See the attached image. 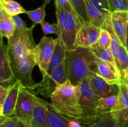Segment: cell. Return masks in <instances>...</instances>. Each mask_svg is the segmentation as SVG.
<instances>
[{"label":"cell","instance_id":"obj_28","mask_svg":"<svg viewBox=\"0 0 128 127\" xmlns=\"http://www.w3.org/2000/svg\"><path fill=\"white\" fill-rule=\"evenodd\" d=\"M111 12L114 11L128 12V0H108Z\"/></svg>","mask_w":128,"mask_h":127},{"label":"cell","instance_id":"obj_41","mask_svg":"<svg viewBox=\"0 0 128 127\" xmlns=\"http://www.w3.org/2000/svg\"><path fill=\"white\" fill-rule=\"evenodd\" d=\"M3 116V108H2V104H0V117Z\"/></svg>","mask_w":128,"mask_h":127},{"label":"cell","instance_id":"obj_32","mask_svg":"<svg viewBox=\"0 0 128 127\" xmlns=\"http://www.w3.org/2000/svg\"><path fill=\"white\" fill-rule=\"evenodd\" d=\"M53 1L54 3H57L61 7H62L64 9L67 11L68 12H70L72 14H76L73 7H72V5L71 4L69 0H53Z\"/></svg>","mask_w":128,"mask_h":127},{"label":"cell","instance_id":"obj_25","mask_svg":"<svg viewBox=\"0 0 128 127\" xmlns=\"http://www.w3.org/2000/svg\"><path fill=\"white\" fill-rule=\"evenodd\" d=\"M50 2V0H44L43 4L38 8L31 11H26V14L28 15L34 24L36 25L38 24H41L42 21H44V17L46 16L45 9Z\"/></svg>","mask_w":128,"mask_h":127},{"label":"cell","instance_id":"obj_23","mask_svg":"<svg viewBox=\"0 0 128 127\" xmlns=\"http://www.w3.org/2000/svg\"><path fill=\"white\" fill-rule=\"evenodd\" d=\"M118 98V95L100 98L96 108V115H104L110 113L114 106Z\"/></svg>","mask_w":128,"mask_h":127},{"label":"cell","instance_id":"obj_9","mask_svg":"<svg viewBox=\"0 0 128 127\" xmlns=\"http://www.w3.org/2000/svg\"><path fill=\"white\" fill-rule=\"evenodd\" d=\"M55 44L56 39L44 36L35 47L36 63L42 75L47 74Z\"/></svg>","mask_w":128,"mask_h":127},{"label":"cell","instance_id":"obj_42","mask_svg":"<svg viewBox=\"0 0 128 127\" xmlns=\"http://www.w3.org/2000/svg\"><path fill=\"white\" fill-rule=\"evenodd\" d=\"M126 80L128 82V73H127V75H126Z\"/></svg>","mask_w":128,"mask_h":127},{"label":"cell","instance_id":"obj_19","mask_svg":"<svg viewBox=\"0 0 128 127\" xmlns=\"http://www.w3.org/2000/svg\"><path fill=\"white\" fill-rule=\"evenodd\" d=\"M46 113L50 127H68V122L70 120L65 118L56 112L51 103L45 101Z\"/></svg>","mask_w":128,"mask_h":127},{"label":"cell","instance_id":"obj_15","mask_svg":"<svg viewBox=\"0 0 128 127\" xmlns=\"http://www.w3.org/2000/svg\"><path fill=\"white\" fill-rule=\"evenodd\" d=\"M32 127H50L46 113L45 100L36 96L32 114Z\"/></svg>","mask_w":128,"mask_h":127},{"label":"cell","instance_id":"obj_14","mask_svg":"<svg viewBox=\"0 0 128 127\" xmlns=\"http://www.w3.org/2000/svg\"><path fill=\"white\" fill-rule=\"evenodd\" d=\"M22 86V83L16 80L8 88L7 95L2 104L3 116L6 117H13L19 93Z\"/></svg>","mask_w":128,"mask_h":127},{"label":"cell","instance_id":"obj_43","mask_svg":"<svg viewBox=\"0 0 128 127\" xmlns=\"http://www.w3.org/2000/svg\"><path fill=\"white\" fill-rule=\"evenodd\" d=\"M9 1H14V0H9Z\"/></svg>","mask_w":128,"mask_h":127},{"label":"cell","instance_id":"obj_33","mask_svg":"<svg viewBox=\"0 0 128 127\" xmlns=\"http://www.w3.org/2000/svg\"><path fill=\"white\" fill-rule=\"evenodd\" d=\"M4 127H25L15 117H9L6 121Z\"/></svg>","mask_w":128,"mask_h":127},{"label":"cell","instance_id":"obj_6","mask_svg":"<svg viewBox=\"0 0 128 127\" xmlns=\"http://www.w3.org/2000/svg\"><path fill=\"white\" fill-rule=\"evenodd\" d=\"M68 80L65 61L55 68L50 74L42 75L41 82L36 83L33 90L45 98H51L52 93Z\"/></svg>","mask_w":128,"mask_h":127},{"label":"cell","instance_id":"obj_5","mask_svg":"<svg viewBox=\"0 0 128 127\" xmlns=\"http://www.w3.org/2000/svg\"><path fill=\"white\" fill-rule=\"evenodd\" d=\"M79 100L82 110V116L80 122L82 127L90 124L97 116L96 108L100 97L95 92L89 78H85L78 85Z\"/></svg>","mask_w":128,"mask_h":127},{"label":"cell","instance_id":"obj_3","mask_svg":"<svg viewBox=\"0 0 128 127\" xmlns=\"http://www.w3.org/2000/svg\"><path fill=\"white\" fill-rule=\"evenodd\" d=\"M51 103L56 112L68 120L80 121L82 118V110L79 100L78 88L69 80L52 93Z\"/></svg>","mask_w":128,"mask_h":127},{"label":"cell","instance_id":"obj_18","mask_svg":"<svg viewBox=\"0 0 128 127\" xmlns=\"http://www.w3.org/2000/svg\"><path fill=\"white\" fill-rule=\"evenodd\" d=\"M66 51L62 41L59 37L56 39V44L52 52V57L50 62L48 73L50 74L54 70L60 65L65 61L66 56Z\"/></svg>","mask_w":128,"mask_h":127},{"label":"cell","instance_id":"obj_16","mask_svg":"<svg viewBox=\"0 0 128 127\" xmlns=\"http://www.w3.org/2000/svg\"><path fill=\"white\" fill-rule=\"evenodd\" d=\"M0 78L6 81H16L11 68L7 46L3 43L0 44Z\"/></svg>","mask_w":128,"mask_h":127},{"label":"cell","instance_id":"obj_35","mask_svg":"<svg viewBox=\"0 0 128 127\" xmlns=\"http://www.w3.org/2000/svg\"><path fill=\"white\" fill-rule=\"evenodd\" d=\"M8 88L0 87V104H3L7 95Z\"/></svg>","mask_w":128,"mask_h":127},{"label":"cell","instance_id":"obj_27","mask_svg":"<svg viewBox=\"0 0 128 127\" xmlns=\"http://www.w3.org/2000/svg\"><path fill=\"white\" fill-rule=\"evenodd\" d=\"M82 23L89 21L84 0H69Z\"/></svg>","mask_w":128,"mask_h":127},{"label":"cell","instance_id":"obj_2","mask_svg":"<svg viewBox=\"0 0 128 127\" xmlns=\"http://www.w3.org/2000/svg\"><path fill=\"white\" fill-rule=\"evenodd\" d=\"M98 58L88 49L76 47L68 51L65 59L68 80L78 86L83 80L92 74V64Z\"/></svg>","mask_w":128,"mask_h":127},{"label":"cell","instance_id":"obj_44","mask_svg":"<svg viewBox=\"0 0 128 127\" xmlns=\"http://www.w3.org/2000/svg\"><path fill=\"white\" fill-rule=\"evenodd\" d=\"M126 82H127V81H126ZM127 83H128V82H127Z\"/></svg>","mask_w":128,"mask_h":127},{"label":"cell","instance_id":"obj_11","mask_svg":"<svg viewBox=\"0 0 128 127\" xmlns=\"http://www.w3.org/2000/svg\"><path fill=\"white\" fill-rule=\"evenodd\" d=\"M110 21L112 30L125 47L128 29V12L114 11L110 13Z\"/></svg>","mask_w":128,"mask_h":127},{"label":"cell","instance_id":"obj_8","mask_svg":"<svg viewBox=\"0 0 128 127\" xmlns=\"http://www.w3.org/2000/svg\"><path fill=\"white\" fill-rule=\"evenodd\" d=\"M118 86L117 100L110 115L118 124L128 126V84L126 80L121 79Z\"/></svg>","mask_w":128,"mask_h":127},{"label":"cell","instance_id":"obj_36","mask_svg":"<svg viewBox=\"0 0 128 127\" xmlns=\"http://www.w3.org/2000/svg\"><path fill=\"white\" fill-rule=\"evenodd\" d=\"M68 127H82L79 120H70L68 122Z\"/></svg>","mask_w":128,"mask_h":127},{"label":"cell","instance_id":"obj_40","mask_svg":"<svg viewBox=\"0 0 128 127\" xmlns=\"http://www.w3.org/2000/svg\"><path fill=\"white\" fill-rule=\"evenodd\" d=\"M2 9H1V6H0V19H1V15H2ZM2 38L3 37L1 36L0 34V44H2L3 43V41H2Z\"/></svg>","mask_w":128,"mask_h":127},{"label":"cell","instance_id":"obj_31","mask_svg":"<svg viewBox=\"0 0 128 127\" xmlns=\"http://www.w3.org/2000/svg\"><path fill=\"white\" fill-rule=\"evenodd\" d=\"M100 11L106 15H110L111 11L109 7L108 0H90Z\"/></svg>","mask_w":128,"mask_h":127},{"label":"cell","instance_id":"obj_30","mask_svg":"<svg viewBox=\"0 0 128 127\" xmlns=\"http://www.w3.org/2000/svg\"><path fill=\"white\" fill-rule=\"evenodd\" d=\"M40 24H41V29L44 35L50 34H55L58 35V34L57 24H50L47 21H43Z\"/></svg>","mask_w":128,"mask_h":127},{"label":"cell","instance_id":"obj_7","mask_svg":"<svg viewBox=\"0 0 128 127\" xmlns=\"http://www.w3.org/2000/svg\"><path fill=\"white\" fill-rule=\"evenodd\" d=\"M36 96L33 90L23 85L20 90L13 117H16L25 127H32L31 123Z\"/></svg>","mask_w":128,"mask_h":127},{"label":"cell","instance_id":"obj_10","mask_svg":"<svg viewBox=\"0 0 128 127\" xmlns=\"http://www.w3.org/2000/svg\"><path fill=\"white\" fill-rule=\"evenodd\" d=\"M101 28L88 21L82 23L76 37V47L90 49L98 44Z\"/></svg>","mask_w":128,"mask_h":127},{"label":"cell","instance_id":"obj_22","mask_svg":"<svg viewBox=\"0 0 128 127\" xmlns=\"http://www.w3.org/2000/svg\"><path fill=\"white\" fill-rule=\"evenodd\" d=\"M0 6L2 11L11 17L18 16L20 14H26L27 11L19 2L15 1L0 0Z\"/></svg>","mask_w":128,"mask_h":127},{"label":"cell","instance_id":"obj_17","mask_svg":"<svg viewBox=\"0 0 128 127\" xmlns=\"http://www.w3.org/2000/svg\"><path fill=\"white\" fill-rule=\"evenodd\" d=\"M86 12L89 21L94 26L102 28L106 21L110 18V15L102 13L90 0H84Z\"/></svg>","mask_w":128,"mask_h":127},{"label":"cell","instance_id":"obj_21","mask_svg":"<svg viewBox=\"0 0 128 127\" xmlns=\"http://www.w3.org/2000/svg\"><path fill=\"white\" fill-rule=\"evenodd\" d=\"M89 49L92 52V54H93L99 60L105 62V63L108 64V65H111V67L114 68L115 69L118 70L117 65H116V62H115L114 61V59L113 57H112V53H111V51L110 49H102L101 48V47H100V46L98 45V44H96V45L92 46V47H91V48Z\"/></svg>","mask_w":128,"mask_h":127},{"label":"cell","instance_id":"obj_39","mask_svg":"<svg viewBox=\"0 0 128 127\" xmlns=\"http://www.w3.org/2000/svg\"><path fill=\"white\" fill-rule=\"evenodd\" d=\"M125 48H126V51H127L128 54V29L127 35H126V44H125Z\"/></svg>","mask_w":128,"mask_h":127},{"label":"cell","instance_id":"obj_1","mask_svg":"<svg viewBox=\"0 0 128 127\" xmlns=\"http://www.w3.org/2000/svg\"><path fill=\"white\" fill-rule=\"evenodd\" d=\"M32 24L23 30H16L8 39L7 50L11 68L15 79L18 80L22 85L33 90L36 83L32 78V72L37 65L35 56V44L33 39Z\"/></svg>","mask_w":128,"mask_h":127},{"label":"cell","instance_id":"obj_34","mask_svg":"<svg viewBox=\"0 0 128 127\" xmlns=\"http://www.w3.org/2000/svg\"><path fill=\"white\" fill-rule=\"evenodd\" d=\"M12 19H13L16 30H23L28 27L26 23L22 21V19L19 16H13Z\"/></svg>","mask_w":128,"mask_h":127},{"label":"cell","instance_id":"obj_12","mask_svg":"<svg viewBox=\"0 0 128 127\" xmlns=\"http://www.w3.org/2000/svg\"><path fill=\"white\" fill-rule=\"evenodd\" d=\"M92 73L102 77L110 84H117L121 82L120 72L108 64L98 59L92 64Z\"/></svg>","mask_w":128,"mask_h":127},{"label":"cell","instance_id":"obj_4","mask_svg":"<svg viewBox=\"0 0 128 127\" xmlns=\"http://www.w3.org/2000/svg\"><path fill=\"white\" fill-rule=\"evenodd\" d=\"M54 7L58 28V37L62 41L66 51L74 49L76 37L82 22L77 15L68 12L57 3H54Z\"/></svg>","mask_w":128,"mask_h":127},{"label":"cell","instance_id":"obj_29","mask_svg":"<svg viewBox=\"0 0 128 127\" xmlns=\"http://www.w3.org/2000/svg\"><path fill=\"white\" fill-rule=\"evenodd\" d=\"M111 43V36L109 31L104 29H101L98 45L104 49H110Z\"/></svg>","mask_w":128,"mask_h":127},{"label":"cell","instance_id":"obj_38","mask_svg":"<svg viewBox=\"0 0 128 127\" xmlns=\"http://www.w3.org/2000/svg\"><path fill=\"white\" fill-rule=\"evenodd\" d=\"M9 117H6L5 116H2L0 117V127H4V124L6 121Z\"/></svg>","mask_w":128,"mask_h":127},{"label":"cell","instance_id":"obj_26","mask_svg":"<svg viewBox=\"0 0 128 127\" xmlns=\"http://www.w3.org/2000/svg\"><path fill=\"white\" fill-rule=\"evenodd\" d=\"M116 122L111 118L110 113L97 115L95 119L90 124L83 127H112Z\"/></svg>","mask_w":128,"mask_h":127},{"label":"cell","instance_id":"obj_20","mask_svg":"<svg viewBox=\"0 0 128 127\" xmlns=\"http://www.w3.org/2000/svg\"><path fill=\"white\" fill-rule=\"evenodd\" d=\"M15 31H16V27L12 17L9 16L4 11H2L1 19H0L1 36L2 37H6L9 39L11 36H12Z\"/></svg>","mask_w":128,"mask_h":127},{"label":"cell","instance_id":"obj_24","mask_svg":"<svg viewBox=\"0 0 128 127\" xmlns=\"http://www.w3.org/2000/svg\"><path fill=\"white\" fill-rule=\"evenodd\" d=\"M117 67L121 79L126 80L128 71V54L126 48L120 45L117 59Z\"/></svg>","mask_w":128,"mask_h":127},{"label":"cell","instance_id":"obj_37","mask_svg":"<svg viewBox=\"0 0 128 127\" xmlns=\"http://www.w3.org/2000/svg\"><path fill=\"white\" fill-rule=\"evenodd\" d=\"M13 83H14V82L4 80H2L1 78H0V87H2L6 88H9L10 86H11Z\"/></svg>","mask_w":128,"mask_h":127},{"label":"cell","instance_id":"obj_13","mask_svg":"<svg viewBox=\"0 0 128 127\" xmlns=\"http://www.w3.org/2000/svg\"><path fill=\"white\" fill-rule=\"evenodd\" d=\"M88 78L94 90L100 96V98L118 94V85L110 84L102 77L95 73L91 74Z\"/></svg>","mask_w":128,"mask_h":127}]
</instances>
